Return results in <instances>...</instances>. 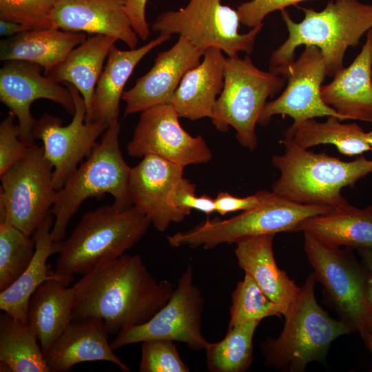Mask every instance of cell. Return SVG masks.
<instances>
[{
  "label": "cell",
  "mask_w": 372,
  "mask_h": 372,
  "mask_svg": "<svg viewBox=\"0 0 372 372\" xmlns=\"http://www.w3.org/2000/svg\"><path fill=\"white\" fill-rule=\"evenodd\" d=\"M72 287V321L100 318L109 334L147 322L174 289L169 280H157L141 256L125 254L83 274Z\"/></svg>",
  "instance_id": "1"
},
{
  "label": "cell",
  "mask_w": 372,
  "mask_h": 372,
  "mask_svg": "<svg viewBox=\"0 0 372 372\" xmlns=\"http://www.w3.org/2000/svg\"><path fill=\"white\" fill-rule=\"evenodd\" d=\"M151 224L134 206L119 209L112 204L89 211L63 240L54 272L68 286L74 275L85 274L123 255Z\"/></svg>",
  "instance_id": "2"
},
{
  "label": "cell",
  "mask_w": 372,
  "mask_h": 372,
  "mask_svg": "<svg viewBox=\"0 0 372 372\" xmlns=\"http://www.w3.org/2000/svg\"><path fill=\"white\" fill-rule=\"evenodd\" d=\"M300 8L304 13L296 23L285 9L282 17L289 32L286 41L271 55L269 72H274L295 60V51L301 45L318 48L324 59L327 76L342 70L346 50L358 45L360 38L372 28V5L358 0H331L317 12Z\"/></svg>",
  "instance_id": "3"
},
{
  "label": "cell",
  "mask_w": 372,
  "mask_h": 372,
  "mask_svg": "<svg viewBox=\"0 0 372 372\" xmlns=\"http://www.w3.org/2000/svg\"><path fill=\"white\" fill-rule=\"evenodd\" d=\"M285 153L272 157L280 171L272 185L276 194L296 203L338 209L349 205L342 189L353 187L372 173V160L363 156L343 161L325 152L316 153L283 138Z\"/></svg>",
  "instance_id": "4"
},
{
  "label": "cell",
  "mask_w": 372,
  "mask_h": 372,
  "mask_svg": "<svg viewBox=\"0 0 372 372\" xmlns=\"http://www.w3.org/2000/svg\"><path fill=\"white\" fill-rule=\"evenodd\" d=\"M316 282L312 271L285 314L280 335L261 344L267 366L287 372H302L309 363L323 360L335 339L353 331L318 304Z\"/></svg>",
  "instance_id": "5"
},
{
  "label": "cell",
  "mask_w": 372,
  "mask_h": 372,
  "mask_svg": "<svg viewBox=\"0 0 372 372\" xmlns=\"http://www.w3.org/2000/svg\"><path fill=\"white\" fill-rule=\"evenodd\" d=\"M120 128L118 121L111 124L87 159L56 190L50 209L54 218L51 234L55 241L63 240L70 220L87 198L110 194L116 207L133 206L129 194L131 167L121 151Z\"/></svg>",
  "instance_id": "6"
},
{
  "label": "cell",
  "mask_w": 372,
  "mask_h": 372,
  "mask_svg": "<svg viewBox=\"0 0 372 372\" xmlns=\"http://www.w3.org/2000/svg\"><path fill=\"white\" fill-rule=\"evenodd\" d=\"M260 203L228 219L207 218L191 229L167 236L173 247L187 246L213 249L222 244L237 242L255 236L281 232H298L300 224L313 216L327 214L332 208L289 201L272 191H258Z\"/></svg>",
  "instance_id": "7"
},
{
  "label": "cell",
  "mask_w": 372,
  "mask_h": 372,
  "mask_svg": "<svg viewBox=\"0 0 372 372\" xmlns=\"http://www.w3.org/2000/svg\"><path fill=\"white\" fill-rule=\"evenodd\" d=\"M286 79L254 65L248 55L226 59L224 86L213 110L212 123L220 132L231 126L241 145L253 151L258 145L255 127L267 104L285 86Z\"/></svg>",
  "instance_id": "8"
},
{
  "label": "cell",
  "mask_w": 372,
  "mask_h": 372,
  "mask_svg": "<svg viewBox=\"0 0 372 372\" xmlns=\"http://www.w3.org/2000/svg\"><path fill=\"white\" fill-rule=\"evenodd\" d=\"M304 237V250L327 304L353 331L360 332L372 320L367 298L370 271L352 249L327 246L307 233Z\"/></svg>",
  "instance_id": "9"
},
{
  "label": "cell",
  "mask_w": 372,
  "mask_h": 372,
  "mask_svg": "<svg viewBox=\"0 0 372 372\" xmlns=\"http://www.w3.org/2000/svg\"><path fill=\"white\" fill-rule=\"evenodd\" d=\"M240 23L237 10L223 5L221 0H190L184 8L161 13L152 30L178 34L203 50L216 48L232 58L240 52H253L256 36L264 25L262 23L247 33L239 34Z\"/></svg>",
  "instance_id": "10"
},
{
  "label": "cell",
  "mask_w": 372,
  "mask_h": 372,
  "mask_svg": "<svg viewBox=\"0 0 372 372\" xmlns=\"http://www.w3.org/2000/svg\"><path fill=\"white\" fill-rule=\"evenodd\" d=\"M0 178V223H7L32 236L50 212L56 192L53 167L43 146L30 147L27 155Z\"/></svg>",
  "instance_id": "11"
},
{
  "label": "cell",
  "mask_w": 372,
  "mask_h": 372,
  "mask_svg": "<svg viewBox=\"0 0 372 372\" xmlns=\"http://www.w3.org/2000/svg\"><path fill=\"white\" fill-rule=\"evenodd\" d=\"M204 298L194 283L189 265L178 280L167 302L147 322L121 331L110 342L112 349L149 340L185 343L192 350H205L209 342L202 333Z\"/></svg>",
  "instance_id": "12"
},
{
  "label": "cell",
  "mask_w": 372,
  "mask_h": 372,
  "mask_svg": "<svg viewBox=\"0 0 372 372\" xmlns=\"http://www.w3.org/2000/svg\"><path fill=\"white\" fill-rule=\"evenodd\" d=\"M73 97L75 111L71 123L62 125L59 117L44 114L37 120L33 137L43 143L45 158L53 167L54 185L61 189L82 160L88 156L97 138L110 125L103 121H85L86 107L77 88L64 83Z\"/></svg>",
  "instance_id": "13"
},
{
  "label": "cell",
  "mask_w": 372,
  "mask_h": 372,
  "mask_svg": "<svg viewBox=\"0 0 372 372\" xmlns=\"http://www.w3.org/2000/svg\"><path fill=\"white\" fill-rule=\"evenodd\" d=\"M287 79L281 95L267 103L258 124L266 125L273 116H289L293 124L322 116H335L346 120L327 105L320 94V88L327 74L323 55L316 46H305L297 60L273 72Z\"/></svg>",
  "instance_id": "14"
},
{
  "label": "cell",
  "mask_w": 372,
  "mask_h": 372,
  "mask_svg": "<svg viewBox=\"0 0 372 372\" xmlns=\"http://www.w3.org/2000/svg\"><path fill=\"white\" fill-rule=\"evenodd\" d=\"M171 103L154 106L141 112L128 155L143 157L154 154L178 165L204 164L212 154L201 136H191L181 126Z\"/></svg>",
  "instance_id": "15"
},
{
  "label": "cell",
  "mask_w": 372,
  "mask_h": 372,
  "mask_svg": "<svg viewBox=\"0 0 372 372\" xmlns=\"http://www.w3.org/2000/svg\"><path fill=\"white\" fill-rule=\"evenodd\" d=\"M5 62L0 70V101L17 118L20 140L32 147L34 145L33 129L37 121L30 111L32 103L37 99H48L73 116V97L68 87L41 74L39 65L24 61Z\"/></svg>",
  "instance_id": "16"
},
{
  "label": "cell",
  "mask_w": 372,
  "mask_h": 372,
  "mask_svg": "<svg viewBox=\"0 0 372 372\" xmlns=\"http://www.w3.org/2000/svg\"><path fill=\"white\" fill-rule=\"evenodd\" d=\"M184 167L147 154L131 168L129 194L133 206L145 215L158 231L183 221L190 213L174 207L172 195L183 177Z\"/></svg>",
  "instance_id": "17"
},
{
  "label": "cell",
  "mask_w": 372,
  "mask_h": 372,
  "mask_svg": "<svg viewBox=\"0 0 372 372\" xmlns=\"http://www.w3.org/2000/svg\"><path fill=\"white\" fill-rule=\"evenodd\" d=\"M204 51L180 36L170 49L158 53L150 70L123 92L125 115L171 103L183 77L200 63Z\"/></svg>",
  "instance_id": "18"
},
{
  "label": "cell",
  "mask_w": 372,
  "mask_h": 372,
  "mask_svg": "<svg viewBox=\"0 0 372 372\" xmlns=\"http://www.w3.org/2000/svg\"><path fill=\"white\" fill-rule=\"evenodd\" d=\"M126 1L58 0L52 16L53 28L110 36L134 49L138 37L127 16Z\"/></svg>",
  "instance_id": "19"
},
{
  "label": "cell",
  "mask_w": 372,
  "mask_h": 372,
  "mask_svg": "<svg viewBox=\"0 0 372 372\" xmlns=\"http://www.w3.org/2000/svg\"><path fill=\"white\" fill-rule=\"evenodd\" d=\"M108 334L104 321L100 318L72 321L44 353L50 371H70L73 366L90 361L110 362L122 371H130L114 353Z\"/></svg>",
  "instance_id": "20"
},
{
  "label": "cell",
  "mask_w": 372,
  "mask_h": 372,
  "mask_svg": "<svg viewBox=\"0 0 372 372\" xmlns=\"http://www.w3.org/2000/svg\"><path fill=\"white\" fill-rule=\"evenodd\" d=\"M372 28L360 54L331 82L321 86L324 103L346 120L372 123Z\"/></svg>",
  "instance_id": "21"
},
{
  "label": "cell",
  "mask_w": 372,
  "mask_h": 372,
  "mask_svg": "<svg viewBox=\"0 0 372 372\" xmlns=\"http://www.w3.org/2000/svg\"><path fill=\"white\" fill-rule=\"evenodd\" d=\"M225 63L220 50L209 48L202 62L184 75L171 101L180 118L196 121L212 117L224 86Z\"/></svg>",
  "instance_id": "22"
},
{
  "label": "cell",
  "mask_w": 372,
  "mask_h": 372,
  "mask_svg": "<svg viewBox=\"0 0 372 372\" xmlns=\"http://www.w3.org/2000/svg\"><path fill=\"white\" fill-rule=\"evenodd\" d=\"M273 238L274 235H262L242 240L236 244L234 252L239 267L255 280L285 316L300 287L278 267L273 251Z\"/></svg>",
  "instance_id": "23"
},
{
  "label": "cell",
  "mask_w": 372,
  "mask_h": 372,
  "mask_svg": "<svg viewBox=\"0 0 372 372\" xmlns=\"http://www.w3.org/2000/svg\"><path fill=\"white\" fill-rule=\"evenodd\" d=\"M54 218L50 212L35 230L34 256L19 278L5 290L0 291V309L20 321L28 323V308L35 290L48 280L60 282L54 271L48 269V258L60 251L62 242L55 241L51 234Z\"/></svg>",
  "instance_id": "24"
},
{
  "label": "cell",
  "mask_w": 372,
  "mask_h": 372,
  "mask_svg": "<svg viewBox=\"0 0 372 372\" xmlns=\"http://www.w3.org/2000/svg\"><path fill=\"white\" fill-rule=\"evenodd\" d=\"M86 39V33L81 32L53 28L27 30L1 41L0 60L33 63L46 74Z\"/></svg>",
  "instance_id": "25"
},
{
  "label": "cell",
  "mask_w": 372,
  "mask_h": 372,
  "mask_svg": "<svg viewBox=\"0 0 372 372\" xmlns=\"http://www.w3.org/2000/svg\"><path fill=\"white\" fill-rule=\"evenodd\" d=\"M170 39L171 35L160 34L138 48L121 50L115 45L112 47L95 87L90 121H103L111 125L118 121L123 88L134 68L149 52Z\"/></svg>",
  "instance_id": "26"
},
{
  "label": "cell",
  "mask_w": 372,
  "mask_h": 372,
  "mask_svg": "<svg viewBox=\"0 0 372 372\" xmlns=\"http://www.w3.org/2000/svg\"><path fill=\"white\" fill-rule=\"evenodd\" d=\"M116 41L114 37L103 34L87 38L45 74L56 83H69L77 88L85 104L87 122L91 118L95 87L104 61Z\"/></svg>",
  "instance_id": "27"
},
{
  "label": "cell",
  "mask_w": 372,
  "mask_h": 372,
  "mask_svg": "<svg viewBox=\"0 0 372 372\" xmlns=\"http://www.w3.org/2000/svg\"><path fill=\"white\" fill-rule=\"evenodd\" d=\"M300 231L329 247L372 249V204L362 209L349 204L311 217L300 224Z\"/></svg>",
  "instance_id": "28"
},
{
  "label": "cell",
  "mask_w": 372,
  "mask_h": 372,
  "mask_svg": "<svg viewBox=\"0 0 372 372\" xmlns=\"http://www.w3.org/2000/svg\"><path fill=\"white\" fill-rule=\"evenodd\" d=\"M73 307L72 287L56 279L46 280L31 296L28 324L37 335L43 354L72 322Z\"/></svg>",
  "instance_id": "29"
},
{
  "label": "cell",
  "mask_w": 372,
  "mask_h": 372,
  "mask_svg": "<svg viewBox=\"0 0 372 372\" xmlns=\"http://www.w3.org/2000/svg\"><path fill=\"white\" fill-rule=\"evenodd\" d=\"M284 138L304 149L321 144H331L348 156H361L371 151L365 132L354 123H342L335 116H328L324 122L314 118L292 124L285 132Z\"/></svg>",
  "instance_id": "30"
},
{
  "label": "cell",
  "mask_w": 372,
  "mask_h": 372,
  "mask_svg": "<svg viewBox=\"0 0 372 372\" xmlns=\"http://www.w3.org/2000/svg\"><path fill=\"white\" fill-rule=\"evenodd\" d=\"M38 338L28 323L0 316V371L50 372Z\"/></svg>",
  "instance_id": "31"
},
{
  "label": "cell",
  "mask_w": 372,
  "mask_h": 372,
  "mask_svg": "<svg viewBox=\"0 0 372 372\" xmlns=\"http://www.w3.org/2000/svg\"><path fill=\"white\" fill-rule=\"evenodd\" d=\"M260 321L255 320L228 328L225 337L209 342L206 364L211 372H244L253 360L254 333Z\"/></svg>",
  "instance_id": "32"
},
{
  "label": "cell",
  "mask_w": 372,
  "mask_h": 372,
  "mask_svg": "<svg viewBox=\"0 0 372 372\" xmlns=\"http://www.w3.org/2000/svg\"><path fill=\"white\" fill-rule=\"evenodd\" d=\"M35 242L18 228L0 223V291L13 284L30 263Z\"/></svg>",
  "instance_id": "33"
},
{
  "label": "cell",
  "mask_w": 372,
  "mask_h": 372,
  "mask_svg": "<svg viewBox=\"0 0 372 372\" xmlns=\"http://www.w3.org/2000/svg\"><path fill=\"white\" fill-rule=\"evenodd\" d=\"M228 328L270 316H281L278 306L248 274L239 281L231 294Z\"/></svg>",
  "instance_id": "34"
},
{
  "label": "cell",
  "mask_w": 372,
  "mask_h": 372,
  "mask_svg": "<svg viewBox=\"0 0 372 372\" xmlns=\"http://www.w3.org/2000/svg\"><path fill=\"white\" fill-rule=\"evenodd\" d=\"M58 0H0V19L28 30L53 28L52 16Z\"/></svg>",
  "instance_id": "35"
},
{
  "label": "cell",
  "mask_w": 372,
  "mask_h": 372,
  "mask_svg": "<svg viewBox=\"0 0 372 372\" xmlns=\"http://www.w3.org/2000/svg\"><path fill=\"white\" fill-rule=\"evenodd\" d=\"M141 345L140 372H189L174 341L149 340Z\"/></svg>",
  "instance_id": "36"
},
{
  "label": "cell",
  "mask_w": 372,
  "mask_h": 372,
  "mask_svg": "<svg viewBox=\"0 0 372 372\" xmlns=\"http://www.w3.org/2000/svg\"><path fill=\"white\" fill-rule=\"evenodd\" d=\"M14 118L9 112L0 124V175L24 158L30 148L20 140V130Z\"/></svg>",
  "instance_id": "37"
},
{
  "label": "cell",
  "mask_w": 372,
  "mask_h": 372,
  "mask_svg": "<svg viewBox=\"0 0 372 372\" xmlns=\"http://www.w3.org/2000/svg\"><path fill=\"white\" fill-rule=\"evenodd\" d=\"M172 203L174 207L189 213H191L192 209H196L206 214L216 211L214 198L206 194L197 196L196 185L184 177L178 182L174 189Z\"/></svg>",
  "instance_id": "38"
},
{
  "label": "cell",
  "mask_w": 372,
  "mask_h": 372,
  "mask_svg": "<svg viewBox=\"0 0 372 372\" xmlns=\"http://www.w3.org/2000/svg\"><path fill=\"white\" fill-rule=\"evenodd\" d=\"M307 0H251L240 4L237 12L240 22L249 28H254L262 23L269 14L285 10L292 5Z\"/></svg>",
  "instance_id": "39"
},
{
  "label": "cell",
  "mask_w": 372,
  "mask_h": 372,
  "mask_svg": "<svg viewBox=\"0 0 372 372\" xmlns=\"http://www.w3.org/2000/svg\"><path fill=\"white\" fill-rule=\"evenodd\" d=\"M215 200V209L220 215L237 211H247L253 209L260 203V196L257 192L255 194L241 198L234 196L228 192H220Z\"/></svg>",
  "instance_id": "40"
},
{
  "label": "cell",
  "mask_w": 372,
  "mask_h": 372,
  "mask_svg": "<svg viewBox=\"0 0 372 372\" xmlns=\"http://www.w3.org/2000/svg\"><path fill=\"white\" fill-rule=\"evenodd\" d=\"M147 0H127L125 12L130 24L138 37L146 40L149 34V25L146 20L145 8Z\"/></svg>",
  "instance_id": "41"
},
{
  "label": "cell",
  "mask_w": 372,
  "mask_h": 372,
  "mask_svg": "<svg viewBox=\"0 0 372 372\" xmlns=\"http://www.w3.org/2000/svg\"><path fill=\"white\" fill-rule=\"evenodd\" d=\"M28 30L25 26L11 21L0 19V34L3 37H13Z\"/></svg>",
  "instance_id": "42"
},
{
  "label": "cell",
  "mask_w": 372,
  "mask_h": 372,
  "mask_svg": "<svg viewBox=\"0 0 372 372\" xmlns=\"http://www.w3.org/2000/svg\"><path fill=\"white\" fill-rule=\"evenodd\" d=\"M362 262L366 266L371 275L367 286V298L372 305V249H362L358 250Z\"/></svg>",
  "instance_id": "43"
},
{
  "label": "cell",
  "mask_w": 372,
  "mask_h": 372,
  "mask_svg": "<svg viewBox=\"0 0 372 372\" xmlns=\"http://www.w3.org/2000/svg\"><path fill=\"white\" fill-rule=\"evenodd\" d=\"M372 355V320L359 332ZM371 371L372 372V365Z\"/></svg>",
  "instance_id": "44"
},
{
  "label": "cell",
  "mask_w": 372,
  "mask_h": 372,
  "mask_svg": "<svg viewBox=\"0 0 372 372\" xmlns=\"http://www.w3.org/2000/svg\"><path fill=\"white\" fill-rule=\"evenodd\" d=\"M366 138L369 143L370 144L371 148H372V130L368 132H366Z\"/></svg>",
  "instance_id": "45"
},
{
  "label": "cell",
  "mask_w": 372,
  "mask_h": 372,
  "mask_svg": "<svg viewBox=\"0 0 372 372\" xmlns=\"http://www.w3.org/2000/svg\"><path fill=\"white\" fill-rule=\"evenodd\" d=\"M371 57H372V48H371Z\"/></svg>",
  "instance_id": "46"
}]
</instances>
